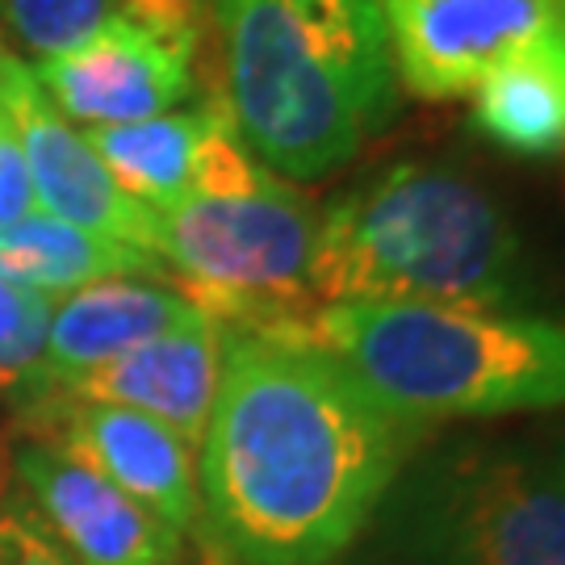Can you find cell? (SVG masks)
Returning a JSON list of instances; mask_svg holds the SVG:
<instances>
[{
	"label": "cell",
	"instance_id": "obj_20",
	"mask_svg": "<svg viewBox=\"0 0 565 565\" xmlns=\"http://www.w3.org/2000/svg\"><path fill=\"white\" fill-rule=\"evenodd\" d=\"M30 202H34V184L25 172V156H21L9 121L0 118V231L21 223L30 214Z\"/></svg>",
	"mask_w": 565,
	"mask_h": 565
},
{
	"label": "cell",
	"instance_id": "obj_12",
	"mask_svg": "<svg viewBox=\"0 0 565 565\" xmlns=\"http://www.w3.org/2000/svg\"><path fill=\"white\" fill-rule=\"evenodd\" d=\"M218 377H223V327L202 310H193L184 323L97 364L93 373L63 385L60 394L139 411L147 419L172 427L184 445L202 448Z\"/></svg>",
	"mask_w": 565,
	"mask_h": 565
},
{
	"label": "cell",
	"instance_id": "obj_21",
	"mask_svg": "<svg viewBox=\"0 0 565 565\" xmlns=\"http://www.w3.org/2000/svg\"><path fill=\"white\" fill-rule=\"evenodd\" d=\"M562 473H565V461H562Z\"/></svg>",
	"mask_w": 565,
	"mask_h": 565
},
{
	"label": "cell",
	"instance_id": "obj_14",
	"mask_svg": "<svg viewBox=\"0 0 565 565\" xmlns=\"http://www.w3.org/2000/svg\"><path fill=\"white\" fill-rule=\"evenodd\" d=\"M473 130L507 156L565 151V25L515 46L473 88Z\"/></svg>",
	"mask_w": 565,
	"mask_h": 565
},
{
	"label": "cell",
	"instance_id": "obj_9",
	"mask_svg": "<svg viewBox=\"0 0 565 565\" xmlns=\"http://www.w3.org/2000/svg\"><path fill=\"white\" fill-rule=\"evenodd\" d=\"M394 76L419 102L469 97L515 46L565 25V0H377Z\"/></svg>",
	"mask_w": 565,
	"mask_h": 565
},
{
	"label": "cell",
	"instance_id": "obj_15",
	"mask_svg": "<svg viewBox=\"0 0 565 565\" xmlns=\"http://www.w3.org/2000/svg\"><path fill=\"white\" fill-rule=\"evenodd\" d=\"M0 277L51 298L76 294L105 277H147L168 285V268L142 247L93 235L55 214H25L21 223L0 231Z\"/></svg>",
	"mask_w": 565,
	"mask_h": 565
},
{
	"label": "cell",
	"instance_id": "obj_13",
	"mask_svg": "<svg viewBox=\"0 0 565 565\" xmlns=\"http://www.w3.org/2000/svg\"><path fill=\"white\" fill-rule=\"evenodd\" d=\"M193 310L198 306L184 302L172 285L147 277H105L84 285L51 310L39 373L21 394L63 390L84 373H93L97 364L130 352L135 343L156 340L168 327L184 323Z\"/></svg>",
	"mask_w": 565,
	"mask_h": 565
},
{
	"label": "cell",
	"instance_id": "obj_11",
	"mask_svg": "<svg viewBox=\"0 0 565 565\" xmlns=\"http://www.w3.org/2000/svg\"><path fill=\"white\" fill-rule=\"evenodd\" d=\"M0 118L9 121L18 139L34 198L46 205V214L84 226L93 235H105V239L151 252L156 210L121 193L118 181L105 172V163L84 142V135H76L60 118V109L46 102L34 72L9 51H0Z\"/></svg>",
	"mask_w": 565,
	"mask_h": 565
},
{
	"label": "cell",
	"instance_id": "obj_3",
	"mask_svg": "<svg viewBox=\"0 0 565 565\" xmlns=\"http://www.w3.org/2000/svg\"><path fill=\"white\" fill-rule=\"evenodd\" d=\"M310 294L335 302L507 310L524 294V247L503 205L448 163L398 160L319 218Z\"/></svg>",
	"mask_w": 565,
	"mask_h": 565
},
{
	"label": "cell",
	"instance_id": "obj_10",
	"mask_svg": "<svg viewBox=\"0 0 565 565\" xmlns=\"http://www.w3.org/2000/svg\"><path fill=\"white\" fill-rule=\"evenodd\" d=\"M9 478L76 565H184L177 527L55 448L18 436Z\"/></svg>",
	"mask_w": 565,
	"mask_h": 565
},
{
	"label": "cell",
	"instance_id": "obj_19",
	"mask_svg": "<svg viewBox=\"0 0 565 565\" xmlns=\"http://www.w3.org/2000/svg\"><path fill=\"white\" fill-rule=\"evenodd\" d=\"M0 565H76L21 494L0 490Z\"/></svg>",
	"mask_w": 565,
	"mask_h": 565
},
{
	"label": "cell",
	"instance_id": "obj_8",
	"mask_svg": "<svg viewBox=\"0 0 565 565\" xmlns=\"http://www.w3.org/2000/svg\"><path fill=\"white\" fill-rule=\"evenodd\" d=\"M18 436L55 448L114 482L121 494L156 511L177 532H198L202 490L193 445L172 427L139 411L109 403H84L60 390H34L18 398Z\"/></svg>",
	"mask_w": 565,
	"mask_h": 565
},
{
	"label": "cell",
	"instance_id": "obj_5",
	"mask_svg": "<svg viewBox=\"0 0 565 565\" xmlns=\"http://www.w3.org/2000/svg\"><path fill=\"white\" fill-rule=\"evenodd\" d=\"M364 565H565L562 465L503 440L406 461L364 524Z\"/></svg>",
	"mask_w": 565,
	"mask_h": 565
},
{
	"label": "cell",
	"instance_id": "obj_17",
	"mask_svg": "<svg viewBox=\"0 0 565 565\" xmlns=\"http://www.w3.org/2000/svg\"><path fill=\"white\" fill-rule=\"evenodd\" d=\"M114 9L118 0H0V25L30 55L55 60L93 39L114 18Z\"/></svg>",
	"mask_w": 565,
	"mask_h": 565
},
{
	"label": "cell",
	"instance_id": "obj_18",
	"mask_svg": "<svg viewBox=\"0 0 565 565\" xmlns=\"http://www.w3.org/2000/svg\"><path fill=\"white\" fill-rule=\"evenodd\" d=\"M51 310V298L0 277V394H21L34 382Z\"/></svg>",
	"mask_w": 565,
	"mask_h": 565
},
{
	"label": "cell",
	"instance_id": "obj_4",
	"mask_svg": "<svg viewBox=\"0 0 565 565\" xmlns=\"http://www.w3.org/2000/svg\"><path fill=\"white\" fill-rule=\"evenodd\" d=\"M310 343L419 431L565 406V327L520 310L335 302L315 310Z\"/></svg>",
	"mask_w": 565,
	"mask_h": 565
},
{
	"label": "cell",
	"instance_id": "obj_16",
	"mask_svg": "<svg viewBox=\"0 0 565 565\" xmlns=\"http://www.w3.org/2000/svg\"><path fill=\"white\" fill-rule=\"evenodd\" d=\"M218 102L223 93H210L193 109H172L130 126H93L84 130V142L118 181L121 193H130L147 210H168L193 193L198 151Z\"/></svg>",
	"mask_w": 565,
	"mask_h": 565
},
{
	"label": "cell",
	"instance_id": "obj_7",
	"mask_svg": "<svg viewBox=\"0 0 565 565\" xmlns=\"http://www.w3.org/2000/svg\"><path fill=\"white\" fill-rule=\"evenodd\" d=\"M210 0H118L88 42L39 63V88L67 118L130 126L172 114L198 97V55L210 30Z\"/></svg>",
	"mask_w": 565,
	"mask_h": 565
},
{
	"label": "cell",
	"instance_id": "obj_6",
	"mask_svg": "<svg viewBox=\"0 0 565 565\" xmlns=\"http://www.w3.org/2000/svg\"><path fill=\"white\" fill-rule=\"evenodd\" d=\"M319 214L277 177L239 198H181L156 210L151 252L168 285L223 331L310 340Z\"/></svg>",
	"mask_w": 565,
	"mask_h": 565
},
{
	"label": "cell",
	"instance_id": "obj_2",
	"mask_svg": "<svg viewBox=\"0 0 565 565\" xmlns=\"http://www.w3.org/2000/svg\"><path fill=\"white\" fill-rule=\"evenodd\" d=\"M223 97L277 177L335 172L398 109L377 0H210Z\"/></svg>",
	"mask_w": 565,
	"mask_h": 565
},
{
	"label": "cell",
	"instance_id": "obj_1",
	"mask_svg": "<svg viewBox=\"0 0 565 565\" xmlns=\"http://www.w3.org/2000/svg\"><path fill=\"white\" fill-rule=\"evenodd\" d=\"M419 436L310 340L223 331L198 465L205 553L218 565L335 562Z\"/></svg>",
	"mask_w": 565,
	"mask_h": 565
}]
</instances>
